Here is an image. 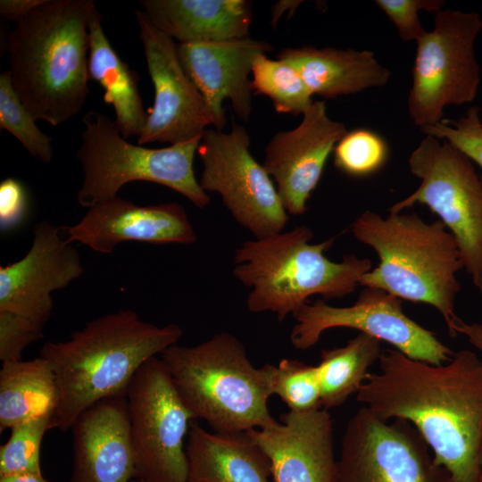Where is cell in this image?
<instances>
[{
	"label": "cell",
	"instance_id": "obj_29",
	"mask_svg": "<svg viewBox=\"0 0 482 482\" xmlns=\"http://www.w3.org/2000/svg\"><path fill=\"white\" fill-rule=\"evenodd\" d=\"M0 128L12 134L31 156L46 163L52 161V138L36 125L14 91L7 71L0 74Z\"/></svg>",
	"mask_w": 482,
	"mask_h": 482
},
{
	"label": "cell",
	"instance_id": "obj_32",
	"mask_svg": "<svg viewBox=\"0 0 482 482\" xmlns=\"http://www.w3.org/2000/svg\"><path fill=\"white\" fill-rule=\"evenodd\" d=\"M420 129L426 135L449 142L482 168V121L478 106L470 107L456 120L444 119ZM480 180L482 182V175Z\"/></svg>",
	"mask_w": 482,
	"mask_h": 482
},
{
	"label": "cell",
	"instance_id": "obj_19",
	"mask_svg": "<svg viewBox=\"0 0 482 482\" xmlns=\"http://www.w3.org/2000/svg\"><path fill=\"white\" fill-rule=\"evenodd\" d=\"M246 432L267 455L275 482H335L333 421L328 410L288 411L280 421Z\"/></svg>",
	"mask_w": 482,
	"mask_h": 482
},
{
	"label": "cell",
	"instance_id": "obj_35",
	"mask_svg": "<svg viewBox=\"0 0 482 482\" xmlns=\"http://www.w3.org/2000/svg\"><path fill=\"white\" fill-rule=\"evenodd\" d=\"M26 192L18 180L7 178L0 183V227L11 229L24 220L27 212Z\"/></svg>",
	"mask_w": 482,
	"mask_h": 482
},
{
	"label": "cell",
	"instance_id": "obj_1",
	"mask_svg": "<svg viewBox=\"0 0 482 482\" xmlns=\"http://www.w3.org/2000/svg\"><path fill=\"white\" fill-rule=\"evenodd\" d=\"M378 362L357 401L385 420L411 423L453 482H478L482 360L464 349L433 365L394 348L383 350Z\"/></svg>",
	"mask_w": 482,
	"mask_h": 482
},
{
	"label": "cell",
	"instance_id": "obj_37",
	"mask_svg": "<svg viewBox=\"0 0 482 482\" xmlns=\"http://www.w3.org/2000/svg\"><path fill=\"white\" fill-rule=\"evenodd\" d=\"M455 332L457 335L465 336L470 344L482 353V324L467 323L460 319L455 327Z\"/></svg>",
	"mask_w": 482,
	"mask_h": 482
},
{
	"label": "cell",
	"instance_id": "obj_17",
	"mask_svg": "<svg viewBox=\"0 0 482 482\" xmlns=\"http://www.w3.org/2000/svg\"><path fill=\"white\" fill-rule=\"evenodd\" d=\"M82 219L63 226L70 243L112 253L121 242L191 245L197 236L185 208L178 203L137 205L119 195L87 208Z\"/></svg>",
	"mask_w": 482,
	"mask_h": 482
},
{
	"label": "cell",
	"instance_id": "obj_28",
	"mask_svg": "<svg viewBox=\"0 0 482 482\" xmlns=\"http://www.w3.org/2000/svg\"><path fill=\"white\" fill-rule=\"evenodd\" d=\"M271 395H277L289 411L320 409V381L318 366L291 359H282L278 366L263 365Z\"/></svg>",
	"mask_w": 482,
	"mask_h": 482
},
{
	"label": "cell",
	"instance_id": "obj_15",
	"mask_svg": "<svg viewBox=\"0 0 482 482\" xmlns=\"http://www.w3.org/2000/svg\"><path fill=\"white\" fill-rule=\"evenodd\" d=\"M62 230L46 220L37 223L28 253L0 267V311L43 327L48 321L54 308L51 294L84 274L78 250L61 237Z\"/></svg>",
	"mask_w": 482,
	"mask_h": 482
},
{
	"label": "cell",
	"instance_id": "obj_27",
	"mask_svg": "<svg viewBox=\"0 0 482 482\" xmlns=\"http://www.w3.org/2000/svg\"><path fill=\"white\" fill-rule=\"evenodd\" d=\"M253 93L269 97L277 112L303 114L313 103L298 71L280 59H270L266 54L256 56L252 68Z\"/></svg>",
	"mask_w": 482,
	"mask_h": 482
},
{
	"label": "cell",
	"instance_id": "obj_4",
	"mask_svg": "<svg viewBox=\"0 0 482 482\" xmlns=\"http://www.w3.org/2000/svg\"><path fill=\"white\" fill-rule=\"evenodd\" d=\"M356 239L377 253L379 263L360 280V286L386 291L401 300L436 308L449 335L456 337L460 318L454 304L463 267L459 245L440 220L430 223L417 213L381 215L366 211L352 224Z\"/></svg>",
	"mask_w": 482,
	"mask_h": 482
},
{
	"label": "cell",
	"instance_id": "obj_39",
	"mask_svg": "<svg viewBox=\"0 0 482 482\" xmlns=\"http://www.w3.org/2000/svg\"><path fill=\"white\" fill-rule=\"evenodd\" d=\"M478 482H482V441L478 453Z\"/></svg>",
	"mask_w": 482,
	"mask_h": 482
},
{
	"label": "cell",
	"instance_id": "obj_16",
	"mask_svg": "<svg viewBox=\"0 0 482 482\" xmlns=\"http://www.w3.org/2000/svg\"><path fill=\"white\" fill-rule=\"evenodd\" d=\"M345 126L331 120L324 101H313L294 129L277 132L265 148L262 165L289 215H302L326 162Z\"/></svg>",
	"mask_w": 482,
	"mask_h": 482
},
{
	"label": "cell",
	"instance_id": "obj_41",
	"mask_svg": "<svg viewBox=\"0 0 482 482\" xmlns=\"http://www.w3.org/2000/svg\"><path fill=\"white\" fill-rule=\"evenodd\" d=\"M131 482H147L140 478H134Z\"/></svg>",
	"mask_w": 482,
	"mask_h": 482
},
{
	"label": "cell",
	"instance_id": "obj_2",
	"mask_svg": "<svg viewBox=\"0 0 482 482\" xmlns=\"http://www.w3.org/2000/svg\"><path fill=\"white\" fill-rule=\"evenodd\" d=\"M182 334L177 324L159 327L126 309L87 322L66 341L45 343L40 356L50 364L58 389L54 428L65 432L93 404L126 394L139 368Z\"/></svg>",
	"mask_w": 482,
	"mask_h": 482
},
{
	"label": "cell",
	"instance_id": "obj_23",
	"mask_svg": "<svg viewBox=\"0 0 482 482\" xmlns=\"http://www.w3.org/2000/svg\"><path fill=\"white\" fill-rule=\"evenodd\" d=\"M186 452L188 482H270V461L247 432L211 433L192 422Z\"/></svg>",
	"mask_w": 482,
	"mask_h": 482
},
{
	"label": "cell",
	"instance_id": "obj_30",
	"mask_svg": "<svg viewBox=\"0 0 482 482\" xmlns=\"http://www.w3.org/2000/svg\"><path fill=\"white\" fill-rule=\"evenodd\" d=\"M53 416H42L11 428L0 447V477L42 474L40 448L45 433L54 428Z\"/></svg>",
	"mask_w": 482,
	"mask_h": 482
},
{
	"label": "cell",
	"instance_id": "obj_34",
	"mask_svg": "<svg viewBox=\"0 0 482 482\" xmlns=\"http://www.w3.org/2000/svg\"><path fill=\"white\" fill-rule=\"evenodd\" d=\"M40 326L17 314L0 311V360L21 361L22 351L43 337Z\"/></svg>",
	"mask_w": 482,
	"mask_h": 482
},
{
	"label": "cell",
	"instance_id": "obj_8",
	"mask_svg": "<svg viewBox=\"0 0 482 482\" xmlns=\"http://www.w3.org/2000/svg\"><path fill=\"white\" fill-rule=\"evenodd\" d=\"M482 29L477 12L445 9L434 28L419 38L412 67L408 112L420 129L444 120L448 105L472 103L480 84L475 42Z\"/></svg>",
	"mask_w": 482,
	"mask_h": 482
},
{
	"label": "cell",
	"instance_id": "obj_21",
	"mask_svg": "<svg viewBox=\"0 0 482 482\" xmlns=\"http://www.w3.org/2000/svg\"><path fill=\"white\" fill-rule=\"evenodd\" d=\"M140 4L150 21L179 44L249 37L253 12L246 0H143Z\"/></svg>",
	"mask_w": 482,
	"mask_h": 482
},
{
	"label": "cell",
	"instance_id": "obj_9",
	"mask_svg": "<svg viewBox=\"0 0 482 482\" xmlns=\"http://www.w3.org/2000/svg\"><path fill=\"white\" fill-rule=\"evenodd\" d=\"M408 163L420 184L389 213L428 206L455 237L463 267L476 280L482 276V182L471 160L449 142L426 135Z\"/></svg>",
	"mask_w": 482,
	"mask_h": 482
},
{
	"label": "cell",
	"instance_id": "obj_5",
	"mask_svg": "<svg viewBox=\"0 0 482 482\" xmlns=\"http://www.w3.org/2000/svg\"><path fill=\"white\" fill-rule=\"evenodd\" d=\"M306 225L242 242L234 252V277L250 288L246 307L253 313L272 312L278 321L293 316L312 295L325 302L343 298L360 286L372 270L368 258L344 255L341 262L326 257L336 237L311 244Z\"/></svg>",
	"mask_w": 482,
	"mask_h": 482
},
{
	"label": "cell",
	"instance_id": "obj_12",
	"mask_svg": "<svg viewBox=\"0 0 482 482\" xmlns=\"http://www.w3.org/2000/svg\"><path fill=\"white\" fill-rule=\"evenodd\" d=\"M365 407L348 420L335 482H453L417 429Z\"/></svg>",
	"mask_w": 482,
	"mask_h": 482
},
{
	"label": "cell",
	"instance_id": "obj_33",
	"mask_svg": "<svg viewBox=\"0 0 482 482\" xmlns=\"http://www.w3.org/2000/svg\"><path fill=\"white\" fill-rule=\"evenodd\" d=\"M375 4L389 18L403 41H417L426 32L421 26L419 12H437L445 2L443 0H376Z\"/></svg>",
	"mask_w": 482,
	"mask_h": 482
},
{
	"label": "cell",
	"instance_id": "obj_3",
	"mask_svg": "<svg viewBox=\"0 0 482 482\" xmlns=\"http://www.w3.org/2000/svg\"><path fill=\"white\" fill-rule=\"evenodd\" d=\"M92 0H44L15 23L9 39L14 91L34 120L65 123L90 92L88 23Z\"/></svg>",
	"mask_w": 482,
	"mask_h": 482
},
{
	"label": "cell",
	"instance_id": "obj_40",
	"mask_svg": "<svg viewBox=\"0 0 482 482\" xmlns=\"http://www.w3.org/2000/svg\"><path fill=\"white\" fill-rule=\"evenodd\" d=\"M478 291L482 294V276L473 281Z\"/></svg>",
	"mask_w": 482,
	"mask_h": 482
},
{
	"label": "cell",
	"instance_id": "obj_31",
	"mask_svg": "<svg viewBox=\"0 0 482 482\" xmlns=\"http://www.w3.org/2000/svg\"><path fill=\"white\" fill-rule=\"evenodd\" d=\"M334 164L344 173L364 177L378 170L386 162L388 149L384 139L373 131L360 129L347 131L334 148Z\"/></svg>",
	"mask_w": 482,
	"mask_h": 482
},
{
	"label": "cell",
	"instance_id": "obj_38",
	"mask_svg": "<svg viewBox=\"0 0 482 482\" xmlns=\"http://www.w3.org/2000/svg\"><path fill=\"white\" fill-rule=\"evenodd\" d=\"M0 482H48L42 474H24L17 476L0 477Z\"/></svg>",
	"mask_w": 482,
	"mask_h": 482
},
{
	"label": "cell",
	"instance_id": "obj_18",
	"mask_svg": "<svg viewBox=\"0 0 482 482\" xmlns=\"http://www.w3.org/2000/svg\"><path fill=\"white\" fill-rule=\"evenodd\" d=\"M273 46L250 37L215 43L178 44L180 62L204 98L213 127L222 131L227 119L223 108L229 100L243 121L252 112V68L257 55Z\"/></svg>",
	"mask_w": 482,
	"mask_h": 482
},
{
	"label": "cell",
	"instance_id": "obj_36",
	"mask_svg": "<svg viewBox=\"0 0 482 482\" xmlns=\"http://www.w3.org/2000/svg\"><path fill=\"white\" fill-rule=\"evenodd\" d=\"M43 2L44 0H1L0 15L4 20L16 23Z\"/></svg>",
	"mask_w": 482,
	"mask_h": 482
},
{
	"label": "cell",
	"instance_id": "obj_7",
	"mask_svg": "<svg viewBox=\"0 0 482 482\" xmlns=\"http://www.w3.org/2000/svg\"><path fill=\"white\" fill-rule=\"evenodd\" d=\"M84 129L76 158L82 170L78 203L89 208L118 195L134 181H147L169 187L204 209L210 203L194 171V158L201 138L149 148L124 138L107 115L89 111L82 118Z\"/></svg>",
	"mask_w": 482,
	"mask_h": 482
},
{
	"label": "cell",
	"instance_id": "obj_20",
	"mask_svg": "<svg viewBox=\"0 0 482 482\" xmlns=\"http://www.w3.org/2000/svg\"><path fill=\"white\" fill-rule=\"evenodd\" d=\"M71 429L73 465L69 482H131L136 478L126 394L93 404Z\"/></svg>",
	"mask_w": 482,
	"mask_h": 482
},
{
	"label": "cell",
	"instance_id": "obj_11",
	"mask_svg": "<svg viewBox=\"0 0 482 482\" xmlns=\"http://www.w3.org/2000/svg\"><path fill=\"white\" fill-rule=\"evenodd\" d=\"M246 129L233 121L230 130L207 129L197 148L203 164L199 184L217 193L235 220L264 238L284 230L289 220L272 179L250 152Z\"/></svg>",
	"mask_w": 482,
	"mask_h": 482
},
{
	"label": "cell",
	"instance_id": "obj_24",
	"mask_svg": "<svg viewBox=\"0 0 482 482\" xmlns=\"http://www.w3.org/2000/svg\"><path fill=\"white\" fill-rule=\"evenodd\" d=\"M88 75L104 89V101L112 105L114 123L121 136L129 139L139 136L147 121L138 88V74L113 49L102 25L96 6L88 23Z\"/></svg>",
	"mask_w": 482,
	"mask_h": 482
},
{
	"label": "cell",
	"instance_id": "obj_22",
	"mask_svg": "<svg viewBox=\"0 0 482 482\" xmlns=\"http://www.w3.org/2000/svg\"><path fill=\"white\" fill-rule=\"evenodd\" d=\"M278 59L298 71L312 96L325 98L380 87L391 77L390 71L368 50L303 46L283 49Z\"/></svg>",
	"mask_w": 482,
	"mask_h": 482
},
{
	"label": "cell",
	"instance_id": "obj_25",
	"mask_svg": "<svg viewBox=\"0 0 482 482\" xmlns=\"http://www.w3.org/2000/svg\"><path fill=\"white\" fill-rule=\"evenodd\" d=\"M58 406V389L48 362H2L0 370V430L51 415Z\"/></svg>",
	"mask_w": 482,
	"mask_h": 482
},
{
	"label": "cell",
	"instance_id": "obj_26",
	"mask_svg": "<svg viewBox=\"0 0 482 482\" xmlns=\"http://www.w3.org/2000/svg\"><path fill=\"white\" fill-rule=\"evenodd\" d=\"M382 352L381 341L364 333L344 346L323 349L317 365L321 408L328 411L339 407L350 395L357 394Z\"/></svg>",
	"mask_w": 482,
	"mask_h": 482
},
{
	"label": "cell",
	"instance_id": "obj_14",
	"mask_svg": "<svg viewBox=\"0 0 482 482\" xmlns=\"http://www.w3.org/2000/svg\"><path fill=\"white\" fill-rule=\"evenodd\" d=\"M135 16L154 89V105L137 145H175L202 137L207 126H213V118L180 62L178 44L158 29L143 11L137 10Z\"/></svg>",
	"mask_w": 482,
	"mask_h": 482
},
{
	"label": "cell",
	"instance_id": "obj_13",
	"mask_svg": "<svg viewBox=\"0 0 482 482\" xmlns=\"http://www.w3.org/2000/svg\"><path fill=\"white\" fill-rule=\"evenodd\" d=\"M294 318L295 324L290 341L298 350L315 345L326 330L348 328L386 342L411 359L429 364H444L454 354L434 332L403 312L400 298L378 288L363 287L355 303L347 307L331 306L317 299L303 305Z\"/></svg>",
	"mask_w": 482,
	"mask_h": 482
},
{
	"label": "cell",
	"instance_id": "obj_10",
	"mask_svg": "<svg viewBox=\"0 0 482 482\" xmlns=\"http://www.w3.org/2000/svg\"><path fill=\"white\" fill-rule=\"evenodd\" d=\"M136 478L147 482H188L184 438L195 419L179 395L163 362H145L127 392Z\"/></svg>",
	"mask_w": 482,
	"mask_h": 482
},
{
	"label": "cell",
	"instance_id": "obj_6",
	"mask_svg": "<svg viewBox=\"0 0 482 482\" xmlns=\"http://www.w3.org/2000/svg\"><path fill=\"white\" fill-rule=\"evenodd\" d=\"M161 356L187 409L214 432H246L278 421L269 410L266 370L253 365L235 335L223 331L193 346L173 345Z\"/></svg>",
	"mask_w": 482,
	"mask_h": 482
}]
</instances>
